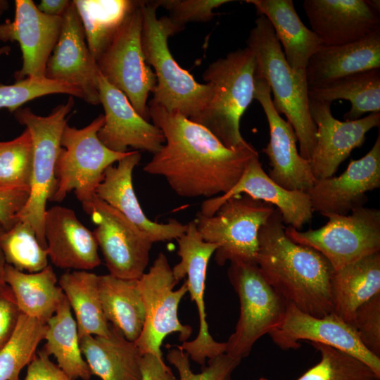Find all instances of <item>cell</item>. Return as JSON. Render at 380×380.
<instances>
[{
  "instance_id": "6da1fadb",
  "label": "cell",
  "mask_w": 380,
  "mask_h": 380,
  "mask_svg": "<svg viewBox=\"0 0 380 380\" xmlns=\"http://www.w3.org/2000/svg\"><path fill=\"white\" fill-rule=\"evenodd\" d=\"M148 113L165 142L144 171L164 177L179 196L210 198L227 193L250 160L259 156L250 143L236 149L226 147L203 126L151 100Z\"/></svg>"
},
{
  "instance_id": "7a4b0ae2",
  "label": "cell",
  "mask_w": 380,
  "mask_h": 380,
  "mask_svg": "<svg viewBox=\"0 0 380 380\" xmlns=\"http://www.w3.org/2000/svg\"><path fill=\"white\" fill-rule=\"evenodd\" d=\"M275 208L258 232L256 263L272 288L288 303L317 317L332 312L334 268L318 251L292 241Z\"/></svg>"
},
{
  "instance_id": "3957f363",
  "label": "cell",
  "mask_w": 380,
  "mask_h": 380,
  "mask_svg": "<svg viewBox=\"0 0 380 380\" xmlns=\"http://www.w3.org/2000/svg\"><path fill=\"white\" fill-rule=\"evenodd\" d=\"M246 44L255 59V75L267 83L275 110L286 117L296 134L300 155L310 160L316 145L317 128L309 109L306 75L297 73L289 66L265 16L259 15L255 20Z\"/></svg>"
},
{
  "instance_id": "277c9868",
  "label": "cell",
  "mask_w": 380,
  "mask_h": 380,
  "mask_svg": "<svg viewBox=\"0 0 380 380\" xmlns=\"http://www.w3.org/2000/svg\"><path fill=\"white\" fill-rule=\"evenodd\" d=\"M156 1H141V47L145 61L154 68L156 84L153 102L167 111L178 112L190 120L195 119L213 95L210 84H200L172 56L168 38L184 27L169 17L158 18Z\"/></svg>"
},
{
  "instance_id": "5b68a950",
  "label": "cell",
  "mask_w": 380,
  "mask_h": 380,
  "mask_svg": "<svg viewBox=\"0 0 380 380\" xmlns=\"http://www.w3.org/2000/svg\"><path fill=\"white\" fill-rule=\"evenodd\" d=\"M255 68V57L246 46L216 60L203 75L213 87V95L191 121L208 129L231 149L249 144L239 127L242 115L254 99Z\"/></svg>"
},
{
  "instance_id": "8992f818",
  "label": "cell",
  "mask_w": 380,
  "mask_h": 380,
  "mask_svg": "<svg viewBox=\"0 0 380 380\" xmlns=\"http://www.w3.org/2000/svg\"><path fill=\"white\" fill-rule=\"evenodd\" d=\"M75 101L70 96L67 102L57 106L46 116L34 113L30 108L16 110L14 117L30 131L33 143L32 174L28 200L18 215V220L27 223L34 231L39 243L46 248L44 217L46 202L56 186V165L67 115Z\"/></svg>"
},
{
  "instance_id": "52a82bcc",
  "label": "cell",
  "mask_w": 380,
  "mask_h": 380,
  "mask_svg": "<svg viewBox=\"0 0 380 380\" xmlns=\"http://www.w3.org/2000/svg\"><path fill=\"white\" fill-rule=\"evenodd\" d=\"M103 124L101 114L82 129L65 127L56 165V186L50 201L61 202L70 191L81 203L91 201L106 170L127 155L129 151L115 152L99 140L97 134Z\"/></svg>"
},
{
  "instance_id": "ba28073f",
  "label": "cell",
  "mask_w": 380,
  "mask_h": 380,
  "mask_svg": "<svg viewBox=\"0 0 380 380\" xmlns=\"http://www.w3.org/2000/svg\"><path fill=\"white\" fill-rule=\"evenodd\" d=\"M274 210L270 203L238 195L224 201L213 216L198 213L194 222L203 239L217 245V265L257 264L258 232Z\"/></svg>"
},
{
  "instance_id": "9c48e42d",
  "label": "cell",
  "mask_w": 380,
  "mask_h": 380,
  "mask_svg": "<svg viewBox=\"0 0 380 380\" xmlns=\"http://www.w3.org/2000/svg\"><path fill=\"white\" fill-rule=\"evenodd\" d=\"M227 274L239 296L240 314L225 342V353L241 360L260 338L281 323L288 302L267 281L257 264L230 263Z\"/></svg>"
},
{
  "instance_id": "30bf717a",
  "label": "cell",
  "mask_w": 380,
  "mask_h": 380,
  "mask_svg": "<svg viewBox=\"0 0 380 380\" xmlns=\"http://www.w3.org/2000/svg\"><path fill=\"white\" fill-rule=\"evenodd\" d=\"M350 213L324 215L329 221L317 229L300 232L288 227L285 234L294 243L320 253L336 270L380 252V210L362 206Z\"/></svg>"
},
{
  "instance_id": "8fae6325",
  "label": "cell",
  "mask_w": 380,
  "mask_h": 380,
  "mask_svg": "<svg viewBox=\"0 0 380 380\" xmlns=\"http://www.w3.org/2000/svg\"><path fill=\"white\" fill-rule=\"evenodd\" d=\"M142 20L141 1H137L96 63L100 74L121 91L135 110L148 120L146 101L156 84V77L144 59L141 41Z\"/></svg>"
},
{
  "instance_id": "7c38bea8",
  "label": "cell",
  "mask_w": 380,
  "mask_h": 380,
  "mask_svg": "<svg viewBox=\"0 0 380 380\" xmlns=\"http://www.w3.org/2000/svg\"><path fill=\"white\" fill-rule=\"evenodd\" d=\"M138 287L145 308V322L142 331L134 342L141 355L151 353L163 359L160 350L164 338L170 334H179V339L186 341L192 328L182 324L178 318V307L188 292L186 281L178 284L166 255L160 252L148 272L138 280Z\"/></svg>"
},
{
  "instance_id": "4fadbf2b",
  "label": "cell",
  "mask_w": 380,
  "mask_h": 380,
  "mask_svg": "<svg viewBox=\"0 0 380 380\" xmlns=\"http://www.w3.org/2000/svg\"><path fill=\"white\" fill-rule=\"evenodd\" d=\"M82 205L96 226L93 234L109 274L139 279L145 273L153 243L121 213L96 196Z\"/></svg>"
},
{
  "instance_id": "5bb4252c",
  "label": "cell",
  "mask_w": 380,
  "mask_h": 380,
  "mask_svg": "<svg viewBox=\"0 0 380 380\" xmlns=\"http://www.w3.org/2000/svg\"><path fill=\"white\" fill-rule=\"evenodd\" d=\"M268 334L284 350L299 348L302 340L329 346L358 359L380 376V357L364 346L352 325L332 312L317 317L288 303L282 321Z\"/></svg>"
},
{
  "instance_id": "9a60e30c",
  "label": "cell",
  "mask_w": 380,
  "mask_h": 380,
  "mask_svg": "<svg viewBox=\"0 0 380 380\" xmlns=\"http://www.w3.org/2000/svg\"><path fill=\"white\" fill-rule=\"evenodd\" d=\"M186 224L184 233L176 239L181 260L172 272L177 282L187 275V289L197 306L200 324L197 336L183 342L180 346L193 361L204 365L207 359L225 353L226 349L225 342L215 341L209 332L204 305L208 265L217 246L203 239L194 220Z\"/></svg>"
},
{
  "instance_id": "2e32d148",
  "label": "cell",
  "mask_w": 380,
  "mask_h": 380,
  "mask_svg": "<svg viewBox=\"0 0 380 380\" xmlns=\"http://www.w3.org/2000/svg\"><path fill=\"white\" fill-rule=\"evenodd\" d=\"M330 102L309 98V109L317 128V141L310 163L315 179L333 177L353 150L361 146L366 134L380 125V113L360 119L340 121Z\"/></svg>"
},
{
  "instance_id": "e0dca14e",
  "label": "cell",
  "mask_w": 380,
  "mask_h": 380,
  "mask_svg": "<svg viewBox=\"0 0 380 380\" xmlns=\"http://www.w3.org/2000/svg\"><path fill=\"white\" fill-rule=\"evenodd\" d=\"M15 18L0 24V40L18 42L23 65L15 81L45 78L48 60L58 39L63 17L41 12L32 0H15Z\"/></svg>"
},
{
  "instance_id": "ac0fdd59",
  "label": "cell",
  "mask_w": 380,
  "mask_h": 380,
  "mask_svg": "<svg viewBox=\"0 0 380 380\" xmlns=\"http://www.w3.org/2000/svg\"><path fill=\"white\" fill-rule=\"evenodd\" d=\"M254 99L261 105L269 125V143L262 148L271 167L268 176L286 190L306 192L316 180L310 160L300 155L293 127L277 112L267 83L256 75Z\"/></svg>"
},
{
  "instance_id": "d6986e66",
  "label": "cell",
  "mask_w": 380,
  "mask_h": 380,
  "mask_svg": "<svg viewBox=\"0 0 380 380\" xmlns=\"http://www.w3.org/2000/svg\"><path fill=\"white\" fill-rule=\"evenodd\" d=\"M99 70L86 42L84 30L73 1L63 15L57 43L48 60L45 77L77 87L82 99L100 103Z\"/></svg>"
},
{
  "instance_id": "ffe728a7",
  "label": "cell",
  "mask_w": 380,
  "mask_h": 380,
  "mask_svg": "<svg viewBox=\"0 0 380 380\" xmlns=\"http://www.w3.org/2000/svg\"><path fill=\"white\" fill-rule=\"evenodd\" d=\"M380 187V134L370 151L351 160L338 177L316 179L308 194L312 211L348 215L367 202V192Z\"/></svg>"
},
{
  "instance_id": "44dd1931",
  "label": "cell",
  "mask_w": 380,
  "mask_h": 380,
  "mask_svg": "<svg viewBox=\"0 0 380 380\" xmlns=\"http://www.w3.org/2000/svg\"><path fill=\"white\" fill-rule=\"evenodd\" d=\"M379 0H305L303 10L323 46L352 43L380 30Z\"/></svg>"
},
{
  "instance_id": "7402d4cb",
  "label": "cell",
  "mask_w": 380,
  "mask_h": 380,
  "mask_svg": "<svg viewBox=\"0 0 380 380\" xmlns=\"http://www.w3.org/2000/svg\"><path fill=\"white\" fill-rule=\"evenodd\" d=\"M100 103L104 109V124L98 132L99 140L115 152H158L165 142L163 132L142 118L127 96L111 85L99 72Z\"/></svg>"
},
{
  "instance_id": "603a6c76",
  "label": "cell",
  "mask_w": 380,
  "mask_h": 380,
  "mask_svg": "<svg viewBox=\"0 0 380 380\" xmlns=\"http://www.w3.org/2000/svg\"><path fill=\"white\" fill-rule=\"evenodd\" d=\"M241 193L276 207L283 222L297 230L312 219L313 211L308 194L289 191L275 183L263 170L259 156L250 160L242 175L229 191L204 201L198 213L213 216L224 201Z\"/></svg>"
},
{
  "instance_id": "cb8c5ba5",
  "label": "cell",
  "mask_w": 380,
  "mask_h": 380,
  "mask_svg": "<svg viewBox=\"0 0 380 380\" xmlns=\"http://www.w3.org/2000/svg\"><path fill=\"white\" fill-rule=\"evenodd\" d=\"M141 157L139 151H129L116 166L108 167L96 190V196L121 213L153 243L177 239L184 233L187 224L175 219L167 223L151 221L141 208L132 183L133 170Z\"/></svg>"
},
{
  "instance_id": "d4e9b609",
  "label": "cell",
  "mask_w": 380,
  "mask_h": 380,
  "mask_svg": "<svg viewBox=\"0 0 380 380\" xmlns=\"http://www.w3.org/2000/svg\"><path fill=\"white\" fill-rule=\"evenodd\" d=\"M44 229L48 257L55 266L88 271L101 264L93 232L72 209L56 205L46 210Z\"/></svg>"
},
{
  "instance_id": "484cf974",
  "label": "cell",
  "mask_w": 380,
  "mask_h": 380,
  "mask_svg": "<svg viewBox=\"0 0 380 380\" xmlns=\"http://www.w3.org/2000/svg\"><path fill=\"white\" fill-rule=\"evenodd\" d=\"M372 69H380V30L352 43L321 46L308 61L306 80L315 87Z\"/></svg>"
},
{
  "instance_id": "4316f807",
  "label": "cell",
  "mask_w": 380,
  "mask_h": 380,
  "mask_svg": "<svg viewBox=\"0 0 380 380\" xmlns=\"http://www.w3.org/2000/svg\"><path fill=\"white\" fill-rule=\"evenodd\" d=\"M271 24L286 62L297 73L305 74L310 57L323 46L318 36L306 27L292 0H246Z\"/></svg>"
},
{
  "instance_id": "83f0119b",
  "label": "cell",
  "mask_w": 380,
  "mask_h": 380,
  "mask_svg": "<svg viewBox=\"0 0 380 380\" xmlns=\"http://www.w3.org/2000/svg\"><path fill=\"white\" fill-rule=\"evenodd\" d=\"M80 345L91 374L101 380H141V354L110 324L107 336H83Z\"/></svg>"
},
{
  "instance_id": "f1b7e54d",
  "label": "cell",
  "mask_w": 380,
  "mask_h": 380,
  "mask_svg": "<svg viewBox=\"0 0 380 380\" xmlns=\"http://www.w3.org/2000/svg\"><path fill=\"white\" fill-rule=\"evenodd\" d=\"M380 293V252L334 270L330 280L332 312L353 326L356 310Z\"/></svg>"
},
{
  "instance_id": "f546056e",
  "label": "cell",
  "mask_w": 380,
  "mask_h": 380,
  "mask_svg": "<svg viewBox=\"0 0 380 380\" xmlns=\"http://www.w3.org/2000/svg\"><path fill=\"white\" fill-rule=\"evenodd\" d=\"M4 279L12 290L20 312L44 324L65 297L49 265L37 272H25L6 263Z\"/></svg>"
},
{
  "instance_id": "4dcf8cb0",
  "label": "cell",
  "mask_w": 380,
  "mask_h": 380,
  "mask_svg": "<svg viewBox=\"0 0 380 380\" xmlns=\"http://www.w3.org/2000/svg\"><path fill=\"white\" fill-rule=\"evenodd\" d=\"M137 280L110 274L98 275L100 300L106 320L132 342L140 336L146 317Z\"/></svg>"
},
{
  "instance_id": "1f68e13d",
  "label": "cell",
  "mask_w": 380,
  "mask_h": 380,
  "mask_svg": "<svg viewBox=\"0 0 380 380\" xmlns=\"http://www.w3.org/2000/svg\"><path fill=\"white\" fill-rule=\"evenodd\" d=\"M44 349L56 365L73 379L89 380L91 372L80 345L77 325L65 297L55 314L46 322Z\"/></svg>"
},
{
  "instance_id": "d6a6232c",
  "label": "cell",
  "mask_w": 380,
  "mask_h": 380,
  "mask_svg": "<svg viewBox=\"0 0 380 380\" xmlns=\"http://www.w3.org/2000/svg\"><path fill=\"white\" fill-rule=\"evenodd\" d=\"M58 284L75 313L79 338L107 336L110 324L102 310L98 275L84 270L68 271L61 275Z\"/></svg>"
},
{
  "instance_id": "836d02e7",
  "label": "cell",
  "mask_w": 380,
  "mask_h": 380,
  "mask_svg": "<svg viewBox=\"0 0 380 380\" xmlns=\"http://www.w3.org/2000/svg\"><path fill=\"white\" fill-rule=\"evenodd\" d=\"M310 99L332 103L343 99L350 101L345 120L360 119L367 113H380V69L353 74L329 83L308 88Z\"/></svg>"
},
{
  "instance_id": "e575fe53",
  "label": "cell",
  "mask_w": 380,
  "mask_h": 380,
  "mask_svg": "<svg viewBox=\"0 0 380 380\" xmlns=\"http://www.w3.org/2000/svg\"><path fill=\"white\" fill-rule=\"evenodd\" d=\"M87 46L97 61L137 4L130 0H74Z\"/></svg>"
},
{
  "instance_id": "d590c367",
  "label": "cell",
  "mask_w": 380,
  "mask_h": 380,
  "mask_svg": "<svg viewBox=\"0 0 380 380\" xmlns=\"http://www.w3.org/2000/svg\"><path fill=\"white\" fill-rule=\"evenodd\" d=\"M46 324L20 314L16 329L0 350V380H20L23 367L32 361L44 340Z\"/></svg>"
},
{
  "instance_id": "8d00e7d4",
  "label": "cell",
  "mask_w": 380,
  "mask_h": 380,
  "mask_svg": "<svg viewBox=\"0 0 380 380\" xmlns=\"http://www.w3.org/2000/svg\"><path fill=\"white\" fill-rule=\"evenodd\" d=\"M6 263L27 272H37L47 267L48 254L37 240L34 229L18 220L6 231L0 241Z\"/></svg>"
},
{
  "instance_id": "74e56055",
  "label": "cell",
  "mask_w": 380,
  "mask_h": 380,
  "mask_svg": "<svg viewBox=\"0 0 380 380\" xmlns=\"http://www.w3.org/2000/svg\"><path fill=\"white\" fill-rule=\"evenodd\" d=\"M320 353L319 362L296 380H380L358 359L329 346L310 343ZM258 380H270L260 377Z\"/></svg>"
},
{
  "instance_id": "f35d334b",
  "label": "cell",
  "mask_w": 380,
  "mask_h": 380,
  "mask_svg": "<svg viewBox=\"0 0 380 380\" xmlns=\"http://www.w3.org/2000/svg\"><path fill=\"white\" fill-rule=\"evenodd\" d=\"M32 162L33 143L27 128L13 140L0 141V187L30 192Z\"/></svg>"
},
{
  "instance_id": "ab89813d",
  "label": "cell",
  "mask_w": 380,
  "mask_h": 380,
  "mask_svg": "<svg viewBox=\"0 0 380 380\" xmlns=\"http://www.w3.org/2000/svg\"><path fill=\"white\" fill-rule=\"evenodd\" d=\"M67 94L82 99V91L75 86L47 78H26L13 84L0 85V108L14 113L25 103L45 95Z\"/></svg>"
},
{
  "instance_id": "60d3db41",
  "label": "cell",
  "mask_w": 380,
  "mask_h": 380,
  "mask_svg": "<svg viewBox=\"0 0 380 380\" xmlns=\"http://www.w3.org/2000/svg\"><path fill=\"white\" fill-rule=\"evenodd\" d=\"M167 359L177 370L179 380H232V374L241 362L226 353L208 360V365L198 374L191 369L189 355L180 346L171 347Z\"/></svg>"
},
{
  "instance_id": "b9f144b4",
  "label": "cell",
  "mask_w": 380,
  "mask_h": 380,
  "mask_svg": "<svg viewBox=\"0 0 380 380\" xmlns=\"http://www.w3.org/2000/svg\"><path fill=\"white\" fill-rule=\"evenodd\" d=\"M353 327L364 346L380 357V293L356 310Z\"/></svg>"
},
{
  "instance_id": "7bdbcfd3",
  "label": "cell",
  "mask_w": 380,
  "mask_h": 380,
  "mask_svg": "<svg viewBox=\"0 0 380 380\" xmlns=\"http://www.w3.org/2000/svg\"><path fill=\"white\" fill-rule=\"evenodd\" d=\"M158 7L163 6L170 13L169 18L183 26L189 22H207L216 13L213 10L229 0H158Z\"/></svg>"
},
{
  "instance_id": "ee69618b",
  "label": "cell",
  "mask_w": 380,
  "mask_h": 380,
  "mask_svg": "<svg viewBox=\"0 0 380 380\" xmlns=\"http://www.w3.org/2000/svg\"><path fill=\"white\" fill-rule=\"evenodd\" d=\"M21 312L12 290L0 283V350L12 337Z\"/></svg>"
},
{
  "instance_id": "f6af8a7d",
  "label": "cell",
  "mask_w": 380,
  "mask_h": 380,
  "mask_svg": "<svg viewBox=\"0 0 380 380\" xmlns=\"http://www.w3.org/2000/svg\"><path fill=\"white\" fill-rule=\"evenodd\" d=\"M30 191L0 187V223L6 231L18 221V215L25 205Z\"/></svg>"
},
{
  "instance_id": "bcb514c9",
  "label": "cell",
  "mask_w": 380,
  "mask_h": 380,
  "mask_svg": "<svg viewBox=\"0 0 380 380\" xmlns=\"http://www.w3.org/2000/svg\"><path fill=\"white\" fill-rule=\"evenodd\" d=\"M24 380H75L52 362L44 350L38 351L27 365Z\"/></svg>"
},
{
  "instance_id": "7dc6e473",
  "label": "cell",
  "mask_w": 380,
  "mask_h": 380,
  "mask_svg": "<svg viewBox=\"0 0 380 380\" xmlns=\"http://www.w3.org/2000/svg\"><path fill=\"white\" fill-rule=\"evenodd\" d=\"M141 380H179L165 365L163 359L146 353L140 360Z\"/></svg>"
},
{
  "instance_id": "c3c4849f",
  "label": "cell",
  "mask_w": 380,
  "mask_h": 380,
  "mask_svg": "<svg viewBox=\"0 0 380 380\" xmlns=\"http://www.w3.org/2000/svg\"><path fill=\"white\" fill-rule=\"evenodd\" d=\"M71 2L68 0H42L37 6L44 14L63 17Z\"/></svg>"
},
{
  "instance_id": "681fc988",
  "label": "cell",
  "mask_w": 380,
  "mask_h": 380,
  "mask_svg": "<svg viewBox=\"0 0 380 380\" xmlns=\"http://www.w3.org/2000/svg\"><path fill=\"white\" fill-rule=\"evenodd\" d=\"M6 265V261L4 257V255L0 249V283L4 281V267Z\"/></svg>"
},
{
  "instance_id": "f907efd6",
  "label": "cell",
  "mask_w": 380,
  "mask_h": 380,
  "mask_svg": "<svg viewBox=\"0 0 380 380\" xmlns=\"http://www.w3.org/2000/svg\"><path fill=\"white\" fill-rule=\"evenodd\" d=\"M8 2L4 0H0V16L8 8Z\"/></svg>"
},
{
  "instance_id": "816d5d0a",
  "label": "cell",
  "mask_w": 380,
  "mask_h": 380,
  "mask_svg": "<svg viewBox=\"0 0 380 380\" xmlns=\"http://www.w3.org/2000/svg\"><path fill=\"white\" fill-rule=\"evenodd\" d=\"M11 51V47L9 46H4L0 47V56L3 55H8Z\"/></svg>"
},
{
  "instance_id": "f5cc1de1",
  "label": "cell",
  "mask_w": 380,
  "mask_h": 380,
  "mask_svg": "<svg viewBox=\"0 0 380 380\" xmlns=\"http://www.w3.org/2000/svg\"><path fill=\"white\" fill-rule=\"evenodd\" d=\"M5 232H6L5 229L3 227V226L0 223V241Z\"/></svg>"
}]
</instances>
